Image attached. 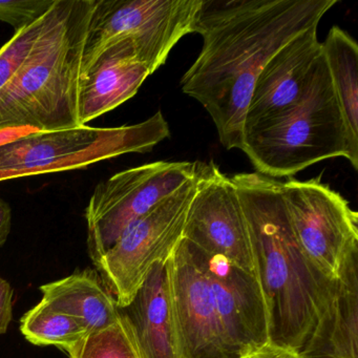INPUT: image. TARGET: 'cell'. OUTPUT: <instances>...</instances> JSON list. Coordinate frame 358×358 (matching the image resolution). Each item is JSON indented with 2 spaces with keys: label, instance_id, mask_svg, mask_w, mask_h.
<instances>
[{
  "label": "cell",
  "instance_id": "1",
  "mask_svg": "<svg viewBox=\"0 0 358 358\" xmlns=\"http://www.w3.org/2000/svg\"><path fill=\"white\" fill-rule=\"evenodd\" d=\"M338 0H203L194 33L203 47L181 80L215 123L226 150H243L253 85L266 62Z\"/></svg>",
  "mask_w": 358,
  "mask_h": 358
},
{
  "label": "cell",
  "instance_id": "2",
  "mask_svg": "<svg viewBox=\"0 0 358 358\" xmlns=\"http://www.w3.org/2000/svg\"><path fill=\"white\" fill-rule=\"evenodd\" d=\"M246 219L255 274L265 299L269 341L301 352L328 299L330 280L308 262L293 234L282 182L257 173L232 176Z\"/></svg>",
  "mask_w": 358,
  "mask_h": 358
},
{
  "label": "cell",
  "instance_id": "3",
  "mask_svg": "<svg viewBox=\"0 0 358 358\" xmlns=\"http://www.w3.org/2000/svg\"><path fill=\"white\" fill-rule=\"evenodd\" d=\"M93 8L94 0H55L26 62L0 90V131L80 127L79 85Z\"/></svg>",
  "mask_w": 358,
  "mask_h": 358
},
{
  "label": "cell",
  "instance_id": "4",
  "mask_svg": "<svg viewBox=\"0 0 358 358\" xmlns=\"http://www.w3.org/2000/svg\"><path fill=\"white\" fill-rule=\"evenodd\" d=\"M242 152L257 173L272 179L293 177L338 157L357 171L358 154L352 148L324 54L301 101L246 134Z\"/></svg>",
  "mask_w": 358,
  "mask_h": 358
},
{
  "label": "cell",
  "instance_id": "5",
  "mask_svg": "<svg viewBox=\"0 0 358 358\" xmlns=\"http://www.w3.org/2000/svg\"><path fill=\"white\" fill-rule=\"evenodd\" d=\"M171 136L159 110L143 122L31 131L0 144V181L83 169L125 154H144Z\"/></svg>",
  "mask_w": 358,
  "mask_h": 358
},
{
  "label": "cell",
  "instance_id": "6",
  "mask_svg": "<svg viewBox=\"0 0 358 358\" xmlns=\"http://www.w3.org/2000/svg\"><path fill=\"white\" fill-rule=\"evenodd\" d=\"M203 0H94L81 78L104 50L129 41L154 74L186 35L194 33ZM80 78V79H81Z\"/></svg>",
  "mask_w": 358,
  "mask_h": 358
},
{
  "label": "cell",
  "instance_id": "7",
  "mask_svg": "<svg viewBox=\"0 0 358 358\" xmlns=\"http://www.w3.org/2000/svg\"><path fill=\"white\" fill-rule=\"evenodd\" d=\"M196 179L198 173L150 213L131 224L96 262L102 284L119 308L127 307L133 301L150 269L160 262H166L177 248L183 238Z\"/></svg>",
  "mask_w": 358,
  "mask_h": 358
},
{
  "label": "cell",
  "instance_id": "8",
  "mask_svg": "<svg viewBox=\"0 0 358 358\" xmlns=\"http://www.w3.org/2000/svg\"><path fill=\"white\" fill-rule=\"evenodd\" d=\"M200 162L157 161L120 171L98 184L85 209L94 264L134 222L194 179Z\"/></svg>",
  "mask_w": 358,
  "mask_h": 358
},
{
  "label": "cell",
  "instance_id": "9",
  "mask_svg": "<svg viewBox=\"0 0 358 358\" xmlns=\"http://www.w3.org/2000/svg\"><path fill=\"white\" fill-rule=\"evenodd\" d=\"M280 189L289 223L310 265L326 280H336L345 261L358 252L357 213L320 178L289 179Z\"/></svg>",
  "mask_w": 358,
  "mask_h": 358
},
{
  "label": "cell",
  "instance_id": "10",
  "mask_svg": "<svg viewBox=\"0 0 358 358\" xmlns=\"http://www.w3.org/2000/svg\"><path fill=\"white\" fill-rule=\"evenodd\" d=\"M183 238L203 252L224 257L257 276L236 185L213 162L199 165L196 189L186 217Z\"/></svg>",
  "mask_w": 358,
  "mask_h": 358
},
{
  "label": "cell",
  "instance_id": "11",
  "mask_svg": "<svg viewBox=\"0 0 358 358\" xmlns=\"http://www.w3.org/2000/svg\"><path fill=\"white\" fill-rule=\"evenodd\" d=\"M169 272L181 358H238L224 334L206 276L185 238L169 257Z\"/></svg>",
  "mask_w": 358,
  "mask_h": 358
},
{
  "label": "cell",
  "instance_id": "12",
  "mask_svg": "<svg viewBox=\"0 0 358 358\" xmlns=\"http://www.w3.org/2000/svg\"><path fill=\"white\" fill-rule=\"evenodd\" d=\"M189 244L206 276L228 343L236 357L244 358L269 341L267 307L259 280L224 257Z\"/></svg>",
  "mask_w": 358,
  "mask_h": 358
},
{
  "label": "cell",
  "instance_id": "13",
  "mask_svg": "<svg viewBox=\"0 0 358 358\" xmlns=\"http://www.w3.org/2000/svg\"><path fill=\"white\" fill-rule=\"evenodd\" d=\"M322 56L317 28H312L287 43L266 62L251 92L244 136L301 101Z\"/></svg>",
  "mask_w": 358,
  "mask_h": 358
},
{
  "label": "cell",
  "instance_id": "14",
  "mask_svg": "<svg viewBox=\"0 0 358 358\" xmlns=\"http://www.w3.org/2000/svg\"><path fill=\"white\" fill-rule=\"evenodd\" d=\"M150 75L131 41H120L104 50L80 79L79 125H87L133 98Z\"/></svg>",
  "mask_w": 358,
  "mask_h": 358
},
{
  "label": "cell",
  "instance_id": "15",
  "mask_svg": "<svg viewBox=\"0 0 358 358\" xmlns=\"http://www.w3.org/2000/svg\"><path fill=\"white\" fill-rule=\"evenodd\" d=\"M127 320L143 358H181L171 299L169 259L150 269L143 284L124 308Z\"/></svg>",
  "mask_w": 358,
  "mask_h": 358
},
{
  "label": "cell",
  "instance_id": "16",
  "mask_svg": "<svg viewBox=\"0 0 358 358\" xmlns=\"http://www.w3.org/2000/svg\"><path fill=\"white\" fill-rule=\"evenodd\" d=\"M299 353L305 358H358V252L330 282L324 307Z\"/></svg>",
  "mask_w": 358,
  "mask_h": 358
},
{
  "label": "cell",
  "instance_id": "17",
  "mask_svg": "<svg viewBox=\"0 0 358 358\" xmlns=\"http://www.w3.org/2000/svg\"><path fill=\"white\" fill-rule=\"evenodd\" d=\"M43 303L80 322L87 334L108 328L120 317L116 301L95 271H76L41 287Z\"/></svg>",
  "mask_w": 358,
  "mask_h": 358
},
{
  "label": "cell",
  "instance_id": "18",
  "mask_svg": "<svg viewBox=\"0 0 358 358\" xmlns=\"http://www.w3.org/2000/svg\"><path fill=\"white\" fill-rule=\"evenodd\" d=\"M322 48L352 148L358 154L357 43L349 33L334 26L329 31Z\"/></svg>",
  "mask_w": 358,
  "mask_h": 358
},
{
  "label": "cell",
  "instance_id": "19",
  "mask_svg": "<svg viewBox=\"0 0 358 358\" xmlns=\"http://www.w3.org/2000/svg\"><path fill=\"white\" fill-rule=\"evenodd\" d=\"M20 331L33 345H56L62 351L87 335L79 320L43 301L22 316Z\"/></svg>",
  "mask_w": 358,
  "mask_h": 358
},
{
  "label": "cell",
  "instance_id": "20",
  "mask_svg": "<svg viewBox=\"0 0 358 358\" xmlns=\"http://www.w3.org/2000/svg\"><path fill=\"white\" fill-rule=\"evenodd\" d=\"M64 352L70 358H143L131 327L121 313L116 322L85 335Z\"/></svg>",
  "mask_w": 358,
  "mask_h": 358
},
{
  "label": "cell",
  "instance_id": "21",
  "mask_svg": "<svg viewBox=\"0 0 358 358\" xmlns=\"http://www.w3.org/2000/svg\"><path fill=\"white\" fill-rule=\"evenodd\" d=\"M47 13L34 24L16 32L13 38L0 49V90L13 79L26 62L43 32Z\"/></svg>",
  "mask_w": 358,
  "mask_h": 358
},
{
  "label": "cell",
  "instance_id": "22",
  "mask_svg": "<svg viewBox=\"0 0 358 358\" xmlns=\"http://www.w3.org/2000/svg\"><path fill=\"white\" fill-rule=\"evenodd\" d=\"M54 3L55 0H0V22L20 32L41 20Z\"/></svg>",
  "mask_w": 358,
  "mask_h": 358
},
{
  "label": "cell",
  "instance_id": "23",
  "mask_svg": "<svg viewBox=\"0 0 358 358\" xmlns=\"http://www.w3.org/2000/svg\"><path fill=\"white\" fill-rule=\"evenodd\" d=\"M13 289L5 278L0 276V335L5 334L13 317Z\"/></svg>",
  "mask_w": 358,
  "mask_h": 358
},
{
  "label": "cell",
  "instance_id": "24",
  "mask_svg": "<svg viewBox=\"0 0 358 358\" xmlns=\"http://www.w3.org/2000/svg\"><path fill=\"white\" fill-rule=\"evenodd\" d=\"M244 358H305L296 350L274 345L268 341L265 345L249 352Z\"/></svg>",
  "mask_w": 358,
  "mask_h": 358
},
{
  "label": "cell",
  "instance_id": "25",
  "mask_svg": "<svg viewBox=\"0 0 358 358\" xmlns=\"http://www.w3.org/2000/svg\"><path fill=\"white\" fill-rule=\"evenodd\" d=\"M12 210L10 205L0 196V248L5 245L11 231Z\"/></svg>",
  "mask_w": 358,
  "mask_h": 358
},
{
  "label": "cell",
  "instance_id": "26",
  "mask_svg": "<svg viewBox=\"0 0 358 358\" xmlns=\"http://www.w3.org/2000/svg\"><path fill=\"white\" fill-rule=\"evenodd\" d=\"M16 129L11 131H0V144L6 143V142L11 141L15 138L20 137V134L16 133Z\"/></svg>",
  "mask_w": 358,
  "mask_h": 358
}]
</instances>
